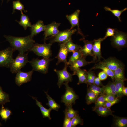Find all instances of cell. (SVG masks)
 Masks as SVG:
<instances>
[{
  "instance_id": "obj_14",
  "label": "cell",
  "mask_w": 127,
  "mask_h": 127,
  "mask_svg": "<svg viewBox=\"0 0 127 127\" xmlns=\"http://www.w3.org/2000/svg\"><path fill=\"white\" fill-rule=\"evenodd\" d=\"M84 43L83 47L79 49L81 52L83 57L86 58L88 56H90L93 57L92 48L93 41H90L85 40V38L81 39Z\"/></svg>"
},
{
  "instance_id": "obj_19",
  "label": "cell",
  "mask_w": 127,
  "mask_h": 127,
  "mask_svg": "<svg viewBox=\"0 0 127 127\" xmlns=\"http://www.w3.org/2000/svg\"><path fill=\"white\" fill-rule=\"evenodd\" d=\"M87 72L85 69H82L79 68L72 74L73 75H76L77 76L79 79L78 85L83 83H87Z\"/></svg>"
},
{
  "instance_id": "obj_39",
  "label": "cell",
  "mask_w": 127,
  "mask_h": 127,
  "mask_svg": "<svg viewBox=\"0 0 127 127\" xmlns=\"http://www.w3.org/2000/svg\"><path fill=\"white\" fill-rule=\"evenodd\" d=\"M105 102L103 95H101L97 98L95 103V106L93 110L99 107L103 106Z\"/></svg>"
},
{
  "instance_id": "obj_10",
  "label": "cell",
  "mask_w": 127,
  "mask_h": 127,
  "mask_svg": "<svg viewBox=\"0 0 127 127\" xmlns=\"http://www.w3.org/2000/svg\"><path fill=\"white\" fill-rule=\"evenodd\" d=\"M34 71L32 70L27 72H23L20 70L16 73L15 78L16 84L20 86L22 84L30 81Z\"/></svg>"
},
{
  "instance_id": "obj_48",
  "label": "cell",
  "mask_w": 127,
  "mask_h": 127,
  "mask_svg": "<svg viewBox=\"0 0 127 127\" xmlns=\"http://www.w3.org/2000/svg\"><path fill=\"white\" fill-rule=\"evenodd\" d=\"M2 125V124L1 123H0V127Z\"/></svg>"
},
{
  "instance_id": "obj_7",
  "label": "cell",
  "mask_w": 127,
  "mask_h": 127,
  "mask_svg": "<svg viewBox=\"0 0 127 127\" xmlns=\"http://www.w3.org/2000/svg\"><path fill=\"white\" fill-rule=\"evenodd\" d=\"M14 50L11 47L0 51V67L9 68L13 60Z\"/></svg>"
},
{
  "instance_id": "obj_2",
  "label": "cell",
  "mask_w": 127,
  "mask_h": 127,
  "mask_svg": "<svg viewBox=\"0 0 127 127\" xmlns=\"http://www.w3.org/2000/svg\"><path fill=\"white\" fill-rule=\"evenodd\" d=\"M29 61L28 53H19L16 57L13 59L11 64L9 67L10 71L12 73H16Z\"/></svg>"
},
{
  "instance_id": "obj_15",
  "label": "cell",
  "mask_w": 127,
  "mask_h": 127,
  "mask_svg": "<svg viewBox=\"0 0 127 127\" xmlns=\"http://www.w3.org/2000/svg\"><path fill=\"white\" fill-rule=\"evenodd\" d=\"M60 46L58 53L55 57L58 59L56 64L58 65L61 62H64L65 64H67V58L69 52L65 45V43H61L60 44Z\"/></svg>"
},
{
  "instance_id": "obj_4",
  "label": "cell",
  "mask_w": 127,
  "mask_h": 127,
  "mask_svg": "<svg viewBox=\"0 0 127 127\" xmlns=\"http://www.w3.org/2000/svg\"><path fill=\"white\" fill-rule=\"evenodd\" d=\"M52 44L50 43L47 44L45 42L43 44L35 43L30 51L33 52L39 56L49 58L52 54L51 49Z\"/></svg>"
},
{
  "instance_id": "obj_20",
  "label": "cell",
  "mask_w": 127,
  "mask_h": 127,
  "mask_svg": "<svg viewBox=\"0 0 127 127\" xmlns=\"http://www.w3.org/2000/svg\"><path fill=\"white\" fill-rule=\"evenodd\" d=\"M32 97L35 100L36 105L40 108L43 117L44 118L47 117L49 120H51V118L50 116V113L52 110L50 108L48 109L45 108L43 106L41 103L37 100V98L33 96Z\"/></svg>"
},
{
  "instance_id": "obj_11",
  "label": "cell",
  "mask_w": 127,
  "mask_h": 127,
  "mask_svg": "<svg viewBox=\"0 0 127 127\" xmlns=\"http://www.w3.org/2000/svg\"><path fill=\"white\" fill-rule=\"evenodd\" d=\"M80 12V11L79 10H77L71 14L67 15L66 17L71 25V27L70 29H72L75 27L77 26L78 33L83 36V38H85L82 32L79 28V16Z\"/></svg>"
},
{
  "instance_id": "obj_16",
  "label": "cell",
  "mask_w": 127,
  "mask_h": 127,
  "mask_svg": "<svg viewBox=\"0 0 127 127\" xmlns=\"http://www.w3.org/2000/svg\"><path fill=\"white\" fill-rule=\"evenodd\" d=\"M99 63L113 71L118 67L123 66L120 62L113 58H110L104 60Z\"/></svg>"
},
{
  "instance_id": "obj_22",
  "label": "cell",
  "mask_w": 127,
  "mask_h": 127,
  "mask_svg": "<svg viewBox=\"0 0 127 127\" xmlns=\"http://www.w3.org/2000/svg\"><path fill=\"white\" fill-rule=\"evenodd\" d=\"M20 21H18L17 20L16 21L19 24L22 26L24 30H26L28 27H32V25L30 21V20L28 16L23 14V13H21Z\"/></svg>"
},
{
  "instance_id": "obj_6",
  "label": "cell",
  "mask_w": 127,
  "mask_h": 127,
  "mask_svg": "<svg viewBox=\"0 0 127 127\" xmlns=\"http://www.w3.org/2000/svg\"><path fill=\"white\" fill-rule=\"evenodd\" d=\"M77 31L75 29H67L63 31H60L55 36L51 37L50 43L58 42L62 43H65L71 39V36Z\"/></svg>"
},
{
  "instance_id": "obj_42",
  "label": "cell",
  "mask_w": 127,
  "mask_h": 127,
  "mask_svg": "<svg viewBox=\"0 0 127 127\" xmlns=\"http://www.w3.org/2000/svg\"><path fill=\"white\" fill-rule=\"evenodd\" d=\"M118 97H116L115 99L113 101L110 102L105 101L103 106L110 108L112 106L118 102L119 99Z\"/></svg>"
},
{
  "instance_id": "obj_31",
  "label": "cell",
  "mask_w": 127,
  "mask_h": 127,
  "mask_svg": "<svg viewBox=\"0 0 127 127\" xmlns=\"http://www.w3.org/2000/svg\"><path fill=\"white\" fill-rule=\"evenodd\" d=\"M82 57V55L79 50L73 52L72 56L70 57L67 62L68 65H71Z\"/></svg>"
},
{
  "instance_id": "obj_26",
  "label": "cell",
  "mask_w": 127,
  "mask_h": 127,
  "mask_svg": "<svg viewBox=\"0 0 127 127\" xmlns=\"http://www.w3.org/2000/svg\"><path fill=\"white\" fill-rule=\"evenodd\" d=\"M114 80L116 95L118 97H120L123 94L122 91L124 86V81L117 79H115Z\"/></svg>"
},
{
  "instance_id": "obj_3",
  "label": "cell",
  "mask_w": 127,
  "mask_h": 127,
  "mask_svg": "<svg viewBox=\"0 0 127 127\" xmlns=\"http://www.w3.org/2000/svg\"><path fill=\"white\" fill-rule=\"evenodd\" d=\"M52 59L43 58L41 59L34 58L29 61L33 71L44 74L48 72L50 62Z\"/></svg>"
},
{
  "instance_id": "obj_17",
  "label": "cell",
  "mask_w": 127,
  "mask_h": 127,
  "mask_svg": "<svg viewBox=\"0 0 127 127\" xmlns=\"http://www.w3.org/2000/svg\"><path fill=\"white\" fill-rule=\"evenodd\" d=\"M45 27V25L44 24L43 21L41 20H39L35 24L32 25L31 27V34L30 35L31 37L33 38L34 36L44 31Z\"/></svg>"
},
{
  "instance_id": "obj_33",
  "label": "cell",
  "mask_w": 127,
  "mask_h": 127,
  "mask_svg": "<svg viewBox=\"0 0 127 127\" xmlns=\"http://www.w3.org/2000/svg\"><path fill=\"white\" fill-rule=\"evenodd\" d=\"M2 105L0 110V115L2 120L6 121L9 119L11 113V111L9 109L5 108L3 105Z\"/></svg>"
},
{
  "instance_id": "obj_21",
  "label": "cell",
  "mask_w": 127,
  "mask_h": 127,
  "mask_svg": "<svg viewBox=\"0 0 127 127\" xmlns=\"http://www.w3.org/2000/svg\"><path fill=\"white\" fill-rule=\"evenodd\" d=\"M93 110L96 112L98 115L102 116H106L113 115V111L110 108L104 106L99 107Z\"/></svg>"
},
{
  "instance_id": "obj_8",
  "label": "cell",
  "mask_w": 127,
  "mask_h": 127,
  "mask_svg": "<svg viewBox=\"0 0 127 127\" xmlns=\"http://www.w3.org/2000/svg\"><path fill=\"white\" fill-rule=\"evenodd\" d=\"M111 44L115 47L121 48L126 46L127 34L123 32L115 29L114 34L111 38Z\"/></svg>"
},
{
  "instance_id": "obj_27",
  "label": "cell",
  "mask_w": 127,
  "mask_h": 127,
  "mask_svg": "<svg viewBox=\"0 0 127 127\" xmlns=\"http://www.w3.org/2000/svg\"><path fill=\"white\" fill-rule=\"evenodd\" d=\"M115 79H119L124 81L126 80L124 76V67L123 66L117 68L114 71Z\"/></svg>"
},
{
  "instance_id": "obj_36",
  "label": "cell",
  "mask_w": 127,
  "mask_h": 127,
  "mask_svg": "<svg viewBox=\"0 0 127 127\" xmlns=\"http://www.w3.org/2000/svg\"><path fill=\"white\" fill-rule=\"evenodd\" d=\"M115 125L118 127H125L127 126V119L126 118L116 117L115 118Z\"/></svg>"
},
{
  "instance_id": "obj_9",
  "label": "cell",
  "mask_w": 127,
  "mask_h": 127,
  "mask_svg": "<svg viewBox=\"0 0 127 127\" xmlns=\"http://www.w3.org/2000/svg\"><path fill=\"white\" fill-rule=\"evenodd\" d=\"M68 66L67 64H65L63 69L59 70L55 69L54 70L58 75V80L57 84L59 88L64 83L71 82L72 80V74L69 72L67 70Z\"/></svg>"
},
{
  "instance_id": "obj_49",
  "label": "cell",
  "mask_w": 127,
  "mask_h": 127,
  "mask_svg": "<svg viewBox=\"0 0 127 127\" xmlns=\"http://www.w3.org/2000/svg\"><path fill=\"white\" fill-rule=\"evenodd\" d=\"M7 1H10V0H7Z\"/></svg>"
},
{
  "instance_id": "obj_44",
  "label": "cell",
  "mask_w": 127,
  "mask_h": 127,
  "mask_svg": "<svg viewBox=\"0 0 127 127\" xmlns=\"http://www.w3.org/2000/svg\"><path fill=\"white\" fill-rule=\"evenodd\" d=\"M63 127H72L71 119H70L65 116Z\"/></svg>"
},
{
  "instance_id": "obj_51",
  "label": "cell",
  "mask_w": 127,
  "mask_h": 127,
  "mask_svg": "<svg viewBox=\"0 0 127 127\" xmlns=\"http://www.w3.org/2000/svg\"></svg>"
},
{
  "instance_id": "obj_30",
  "label": "cell",
  "mask_w": 127,
  "mask_h": 127,
  "mask_svg": "<svg viewBox=\"0 0 127 127\" xmlns=\"http://www.w3.org/2000/svg\"><path fill=\"white\" fill-rule=\"evenodd\" d=\"M98 97V96L88 89L86 98L87 104L89 105L95 103Z\"/></svg>"
},
{
  "instance_id": "obj_43",
  "label": "cell",
  "mask_w": 127,
  "mask_h": 127,
  "mask_svg": "<svg viewBox=\"0 0 127 127\" xmlns=\"http://www.w3.org/2000/svg\"><path fill=\"white\" fill-rule=\"evenodd\" d=\"M104 96L105 101L107 102H110L114 100L116 97L115 95L111 94L103 95Z\"/></svg>"
},
{
  "instance_id": "obj_32",
  "label": "cell",
  "mask_w": 127,
  "mask_h": 127,
  "mask_svg": "<svg viewBox=\"0 0 127 127\" xmlns=\"http://www.w3.org/2000/svg\"><path fill=\"white\" fill-rule=\"evenodd\" d=\"M10 101L9 95L4 92L0 86V105H4Z\"/></svg>"
},
{
  "instance_id": "obj_38",
  "label": "cell",
  "mask_w": 127,
  "mask_h": 127,
  "mask_svg": "<svg viewBox=\"0 0 127 127\" xmlns=\"http://www.w3.org/2000/svg\"><path fill=\"white\" fill-rule=\"evenodd\" d=\"M87 84L91 85L94 84V79L96 77L94 73L91 71L87 72Z\"/></svg>"
},
{
  "instance_id": "obj_45",
  "label": "cell",
  "mask_w": 127,
  "mask_h": 127,
  "mask_svg": "<svg viewBox=\"0 0 127 127\" xmlns=\"http://www.w3.org/2000/svg\"><path fill=\"white\" fill-rule=\"evenodd\" d=\"M98 77L101 80L106 79L107 78L108 75L103 71L100 72L98 74Z\"/></svg>"
},
{
  "instance_id": "obj_23",
  "label": "cell",
  "mask_w": 127,
  "mask_h": 127,
  "mask_svg": "<svg viewBox=\"0 0 127 127\" xmlns=\"http://www.w3.org/2000/svg\"><path fill=\"white\" fill-rule=\"evenodd\" d=\"M100 69L102 70L113 80L115 79L114 71L100 63L96 64L91 70Z\"/></svg>"
},
{
  "instance_id": "obj_28",
  "label": "cell",
  "mask_w": 127,
  "mask_h": 127,
  "mask_svg": "<svg viewBox=\"0 0 127 127\" xmlns=\"http://www.w3.org/2000/svg\"><path fill=\"white\" fill-rule=\"evenodd\" d=\"M65 45L69 52H73L79 50L82 47L80 45L74 43L72 39L65 42Z\"/></svg>"
},
{
  "instance_id": "obj_13",
  "label": "cell",
  "mask_w": 127,
  "mask_h": 127,
  "mask_svg": "<svg viewBox=\"0 0 127 127\" xmlns=\"http://www.w3.org/2000/svg\"><path fill=\"white\" fill-rule=\"evenodd\" d=\"M103 41V38L95 39L93 41L92 51L93 54V62L96 61H100L102 58L101 52V43Z\"/></svg>"
},
{
  "instance_id": "obj_12",
  "label": "cell",
  "mask_w": 127,
  "mask_h": 127,
  "mask_svg": "<svg viewBox=\"0 0 127 127\" xmlns=\"http://www.w3.org/2000/svg\"><path fill=\"white\" fill-rule=\"evenodd\" d=\"M60 24L56 22H53L47 25H45L44 31V41H45L48 36H53L57 34L60 31L58 27Z\"/></svg>"
},
{
  "instance_id": "obj_35",
  "label": "cell",
  "mask_w": 127,
  "mask_h": 127,
  "mask_svg": "<svg viewBox=\"0 0 127 127\" xmlns=\"http://www.w3.org/2000/svg\"><path fill=\"white\" fill-rule=\"evenodd\" d=\"M13 11L12 14L14 13L15 10L20 11L21 13H22L23 11L25 12H27L24 9V5L20 2L19 0L14 1L13 2Z\"/></svg>"
},
{
  "instance_id": "obj_24",
  "label": "cell",
  "mask_w": 127,
  "mask_h": 127,
  "mask_svg": "<svg viewBox=\"0 0 127 127\" xmlns=\"http://www.w3.org/2000/svg\"><path fill=\"white\" fill-rule=\"evenodd\" d=\"M102 87L103 91V95L108 94L116 95L114 82L110 83L107 85L103 86Z\"/></svg>"
},
{
  "instance_id": "obj_40",
  "label": "cell",
  "mask_w": 127,
  "mask_h": 127,
  "mask_svg": "<svg viewBox=\"0 0 127 127\" xmlns=\"http://www.w3.org/2000/svg\"><path fill=\"white\" fill-rule=\"evenodd\" d=\"M72 127H75L78 124L82 125L83 124V119L79 116L77 115L71 119Z\"/></svg>"
},
{
  "instance_id": "obj_46",
  "label": "cell",
  "mask_w": 127,
  "mask_h": 127,
  "mask_svg": "<svg viewBox=\"0 0 127 127\" xmlns=\"http://www.w3.org/2000/svg\"><path fill=\"white\" fill-rule=\"evenodd\" d=\"M94 84L98 86L102 85L101 80L98 77L95 78L94 80Z\"/></svg>"
},
{
  "instance_id": "obj_29",
  "label": "cell",
  "mask_w": 127,
  "mask_h": 127,
  "mask_svg": "<svg viewBox=\"0 0 127 127\" xmlns=\"http://www.w3.org/2000/svg\"><path fill=\"white\" fill-rule=\"evenodd\" d=\"M66 108L64 111L65 116L71 119L78 115L77 111L74 110L72 107V106H66Z\"/></svg>"
},
{
  "instance_id": "obj_50",
  "label": "cell",
  "mask_w": 127,
  "mask_h": 127,
  "mask_svg": "<svg viewBox=\"0 0 127 127\" xmlns=\"http://www.w3.org/2000/svg\"></svg>"
},
{
  "instance_id": "obj_18",
  "label": "cell",
  "mask_w": 127,
  "mask_h": 127,
  "mask_svg": "<svg viewBox=\"0 0 127 127\" xmlns=\"http://www.w3.org/2000/svg\"><path fill=\"white\" fill-rule=\"evenodd\" d=\"M85 58L82 57L80 59L70 65L69 67L70 70L73 71V74L77 70L80 68V67L93 62L92 61L90 62L87 61Z\"/></svg>"
},
{
  "instance_id": "obj_37",
  "label": "cell",
  "mask_w": 127,
  "mask_h": 127,
  "mask_svg": "<svg viewBox=\"0 0 127 127\" xmlns=\"http://www.w3.org/2000/svg\"><path fill=\"white\" fill-rule=\"evenodd\" d=\"M89 89L90 91L95 93L98 96L103 95V87H100L94 84L90 85Z\"/></svg>"
},
{
  "instance_id": "obj_5",
  "label": "cell",
  "mask_w": 127,
  "mask_h": 127,
  "mask_svg": "<svg viewBox=\"0 0 127 127\" xmlns=\"http://www.w3.org/2000/svg\"><path fill=\"white\" fill-rule=\"evenodd\" d=\"M69 82L64 83L65 86L66 91L61 97V102L64 103L66 106H72L75 103L76 100L78 98L73 89L68 85Z\"/></svg>"
},
{
  "instance_id": "obj_47",
  "label": "cell",
  "mask_w": 127,
  "mask_h": 127,
  "mask_svg": "<svg viewBox=\"0 0 127 127\" xmlns=\"http://www.w3.org/2000/svg\"><path fill=\"white\" fill-rule=\"evenodd\" d=\"M122 93L123 95L127 96V87L124 86H123L122 91Z\"/></svg>"
},
{
  "instance_id": "obj_1",
  "label": "cell",
  "mask_w": 127,
  "mask_h": 127,
  "mask_svg": "<svg viewBox=\"0 0 127 127\" xmlns=\"http://www.w3.org/2000/svg\"><path fill=\"white\" fill-rule=\"evenodd\" d=\"M4 36L14 50L18 51L20 53H24L30 51L35 43V40L30 35L20 37L6 35Z\"/></svg>"
},
{
  "instance_id": "obj_34",
  "label": "cell",
  "mask_w": 127,
  "mask_h": 127,
  "mask_svg": "<svg viewBox=\"0 0 127 127\" xmlns=\"http://www.w3.org/2000/svg\"><path fill=\"white\" fill-rule=\"evenodd\" d=\"M104 9L106 11L111 12L117 18L119 22L121 21L120 17L121 14L123 12L127 9V8L122 10L112 9L110 8L107 7H105L104 8Z\"/></svg>"
},
{
  "instance_id": "obj_25",
  "label": "cell",
  "mask_w": 127,
  "mask_h": 127,
  "mask_svg": "<svg viewBox=\"0 0 127 127\" xmlns=\"http://www.w3.org/2000/svg\"><path fill=\"white\" fill-rule=\"evenodd\" d=\"M44 92L46 94L47 98L48 100V103L46 104V105L48 106L49 107V108L52 110H53L58 111L60 107V105L51 97L47 92L44 91Z\"/></svg>"
},
{
  "instance_id": "obj_41",
  "label": "cell",
  "mask_w": 127,
  "mask_h": 127,
  "mask_svg": "<svg viewBox=\"0 0 127 127\" xmlns=\"http://www.w3.org/2000/svg\"><path fill=\"white\" fill-rule=\"evenodd\" d=\"M115 29L110 28H108L107 29L105 36L103 38V40L108 37L113 36L115 33Z\"/></svg>"
}]
</instances>
